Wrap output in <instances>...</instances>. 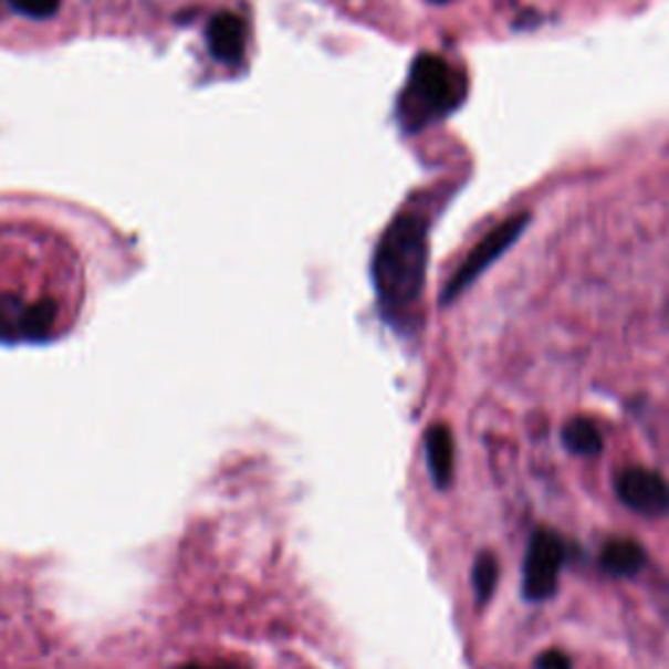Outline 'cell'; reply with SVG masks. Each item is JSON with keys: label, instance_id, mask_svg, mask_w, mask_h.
<instances>
[{"label": "cell", "instance_id": "cell-2", "mask_svg": "<svg viewBox=\"0 0 669 669\" xmlns=\"http://www.w3.org/2000/svg\"><path fill=\"white\" fill-rule=\"evenodd\" d=\"M463 95L466 82L460 71L452 69L440 55H419L400 97L403 126L416 132V128L435 124L456 111L463 103Z\"/></svg>", "mask_w": 669, "mask_h": 669}, {"label": "cell", "instance_id": "cell-7", "mask_svg": "<svg viewBox=\"0 0 669 669\" xmlns=\"http://www.w3.org/2000/svg\"><path fill=\"white\" fill-rule=\"evenodd\" d=\"M207 45L220 63L236 66L247 53V24L236 13H218L207 27Z\"/></svg>", "mask_w": 669, "mask_h": 669}, {"label": "cell", "instance_id": "cell-12", "mask_svg": "<svg viewBox=\"0 0 669 669\" xmlns=\"http://www.w3.org/2000/svg\"><path fill=\"white\" fill-rule=\"evenodd\" d=\"M11 6L21 13V17L48 19V17H53V13L58 11L61 0H11Z\"/></svg>", "mask_w": 669, "mask_h": 669}, {"label": "cell", "instance_id": "cell-6", "mask_svg": "<svg viewBox=\"0 0 669 669\" xmlns=\"http://www.w3.org/2000/svg\"><path fill=\"white\" fill-rule=\"evenodd\" d=\"M615 492L625 508L633 513L661 518L669 513V484L661 473L651 469H623L615 479Z\"/></svg>", "mask_w": 669, "mask_h": 669}, {"label": "cell", "instance_id": "cell-13", "mask_svg": "<svg viewBox=\"0 0 669 669\" xmlns=\"http://www.w3.org/2000/svg\"><path fill=\"white\" fill-rule=\"evenodd\" d=\"M534 669H573V661L565 651L550 649V651L539 654Z\"/></svg>", "mask_w": 669, "mask_h": 669}, {"label": "cell", "instance_id": "cell-9", "mask_svg": "<svg viewBox=\"0 0 669 669\" xmlns=\"http://www.w3.org/2000/svg\"><path fill=\"white\" fill-rule=\"evenodd\" d=\"M646 565V550L633 539H613L602 550V567L615 578H630Z\"/></svg>", "mask_w": 669, "mask_h": 669}, {"label": "cell", "instance_id": "cell-4", "mask_svg": "<svg viewBox=\"0 0 669 669\" xmlns=\"http://www.w3.org/2000/svg\"><path fill=\"white\" fill-rule=\"evenodd\" d=\"M565 557V542L555 531H534L526 550V563H523V596L529 602H544L557 592Z\"/></svg>", "mask_w": 669, "mask_h": 669}, {"label": "cell", "instance_id": "cell-11", "mask_svg": "<svg viewBox=\"0 0 669 669\" xmlns=\"http://www.w3.org/2000/svg\"><path fill=\"white\" fill-rule=\"evenodd\" d=\"M498 581H500L498 557L484 552V555H479L477 563H473V573H471V584H473V592H477L479 604H487L492 599L494 588H498Z\"/></svg>", "mask_w": 669, "mask_h": 669}, {"label": "cell", "instance_id": "cell-15", "mask_svg": "<svg viewBox=\"0 0 669 669\" xmlns=\"http://www.w3.org/2000/svg\"><path fill=\"white\" fill-rule=\"evenodd\" d=\"M435 3H448V0H435Z\"/></svg>", "mask_w": 669, "mask_h": 669}, {"label": "cell", "instance_id": "cell-8", "mask_svg": "<svg viewBox=\"0 0 669 669\" xmlns=\"http://www.w3.org/2000/svg\"><path fill=\"white\" fill-rule=\"evenodd\" d=\"M424 448H427V466L437 489H448L456 473V440H452L450 429L445 424H435L427 429L424 437Z\"/></svg>", "mask_w": 669, "mask_h": 669}, {"label": "cell", "instance_id": "cell-10", "mask_svg": "<svg viewBox=\"0 0 669 669\" xmlns=\"http://www.w3.org/2000/svg\"><path fill=\"white\" fill-rule=\"evenodd\" d=\"M563 442H565L567 450L575 452V456H586V458L599 456L602 448H604L599 429H596L588 419H571V421H567L563 427Z\"/></svg>", "mask_w": 669, "mask_h": 669}, {"label": "cell", "instance_id": "cell-3", "mask_svg": "<svg viewBox=\"0 0 669 669\" xmlns=\"http://www.w3.org/2000/svg\"><path fill=\"white\" fill-rule=\"evenodd\" d=\"M529 222H531V215L521 212V215H513V218H508L505 222H500L494 230H489L484 239L471 249V254L466 257V262L460 264L456 275L450 278V283L445 285L442 304L448 306L458 296H463V293L469 291V288L477 283V280L484 275V272L492 268V264L498 262V259L505 254L518 239H521L523 230L529 228Z\"/></svg>", "mask_w": 669, "mask_h": 669}, {"label": "cell", "instance_id": "cell-14", "mask_svg": "<svg viewBox=\"0 0 669 669\" xmlns=\"http://www.w3.org/2000/svg\"><path fill=\"white\" fill-rule=\"evenodd\" d=\"M184 669H239V667H226V665H220V667H201V665H191V667H184Z\"/></svg>", "mask_w": 669, "mask_h": 669}, {"label": "cell", "instance_id": "cell-5", "mask_svg": "<svg viewBox=\"0 0 669 669\" xmlns=\"http://www.w3.org/2000/svg\"><path fill=\"white\" fill-rule=\"evenodd\" d=\"M55 325V304H21L17 296L0 293V341H48Z\"/></svg>", "mask_w": 669, "mask_h": 669}, {"label": "cell", "instance_id": "cell-1", "mask_svg": "<svg viewBox=\"0 0 669 669\" xmlns=\"http://www.w3.org/2000/svg\"><path fill=\"white\" fill-rule=\"evenodd\" d=\"M429 222L421 212H403L390 222L374 254L372 278L379 309L393 327H403L419 306L427 280Z\"/></svg>", "mask_w": 669, "mask_h": 669}]
</instances>
